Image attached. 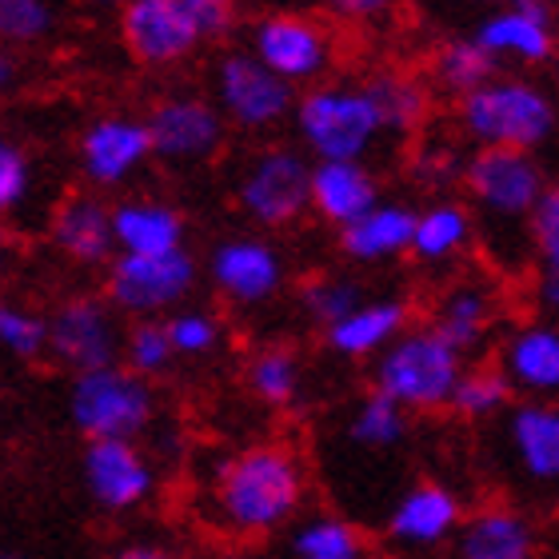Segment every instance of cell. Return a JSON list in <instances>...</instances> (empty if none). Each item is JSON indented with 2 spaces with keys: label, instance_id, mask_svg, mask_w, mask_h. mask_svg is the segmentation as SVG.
I'll return each mask as SVG.
<instances>
[{
  "label": "cell",
  "instance_id": "6da1fadb",
  "mask_svg": "<svg viewBox=\"0 0 559 559\" xmlns=\"http://www.w3.org/2000/svg\"><path fill=\"white\" fill-rule=\"evenodd\" d=\"M308 464L292 443H248L212 472L204 515L221 536L257 544L288 532L308 503Z\"/></svg>",
  "mask_w": 559,
  "mask_h": 559
},
{
  "label": "cell",
  "instance_id": "7a4b0ae2",
  "mask_svg": "<svg viewBox=\"0 0 559 559\" xmlns=\"http://www.w3.org/2000/svg\"><path fill=\"white\" fill-rule=\"evenodd\" d=\"M464 200L476 216V245L500 272H524L532 257V216L548 192V176L532 152L472 148L460 173Z\"/></svg>",
  "mask_w": 559,
  "mask_h": 559
},
{
  "label": "cell",
  "instance_id": "3957f363",
  "mask_svg": "<svg viewBox=\"0 0 559 559\" xmlns=\"http://www.w3.org/2000/svg\"><path fill=\"white\" fill-rule=\"evenodd\" d=\"M292 129L312 160H368L392 140L384 112L364 76L360 81L332 76L304 88L292 112Z\"/></svg>",
  "mask_w": 559,
  "mask_h": 559
},
{
  "label": "cell",
  "instance_id": "277c9868",
  "mask_svg": "<svg viewBox=\"0 0 559 559\" xmlns=\"http://www.w3.org/2000/svg\"><path fill=\"white\" fill-rule=\"evenodd\" d=\"M455 129L472 148L536 152L559 129V108L544 84L496 72L476 93L455 100Z\"/></svg>",
  "mask_w": 559,
  "mask_h": 559
},
{
  "label": "cell",
  "instance_id": "5b68a950",
  "mask_svg": "<svg viewBox=\"0 0 559 559\" xmlns=\"http://www.w3.org/2000/svg\"><path fill=\"white\" fill-rule=\"evenodd\" d=\"M488 452L496 476L520 500L559 503V400H515L496 424H488Z\"/></svg>",
  "mask_w": 559,
  "mask_h": 559
},
{
  "label": "cell",
  "instance_id": "8992f818",
  "mask_svg": "<svg viewBox=\"0 0 559 559\" xmlns=\"http://www.w3.org/2000/svg\"><path fill=\"white\" fill-rule=\"evenodd\" d=\"M467 356L448 344L428 324H412L372 360V392L388 396L408 416H440L452 408L455 384L467 368Z\"/></svg>",
  "mask_w": 559,
  "mask_h": 559
},
{
  "label": "cell",
  "instance_id": "52a82bcc",
  "mask_svg": "<svg viewBox=\"0 0 559 559\" xmlns=\"http://www.w3.org/2000/svg\"><path fill=\"white\" fill-rule=\"evenodd\" d=\"M233 204L252 233L296 228L312 212V156L284 140L248 148L233 173Z\"/></svg>",
  "mask_w": 559,
  "mask_h": 559
},
{
  "label": "cell",
  "instance_id": "ba28073f",
  "mask_svg": "<svg viewBox=\"0 0 559 559\" xmlns=\"http://www.w3.org/2000/svg\"><path fill=\"white\" fill-rule=\"evenodd\" d=\"M160 416L152 380H140L124 364L72 376L69 419L88 440H144Z\"/></svg>",
  "mask_w": 559,
  "mask_h": 559
},
{
  "label": "cell",
  "instance_id": "9c48e42d",
  "mask_svg": "<svg viewBox=\"0 0 559 559\" xmlns=\"http://www.w3.org/2000/svg\"><path fill=\"white\" fill-rule=\"evenodd\" d=\"M204 276V264L192 248L152 252V257H124L117 252L105 269V296L124 320H168L176 308L192 304Z\"/></svg>",
  "mask_w": 559,
  "mask_h": 559
},
{
  "label": "cell",
  "instance_id": "30bf717a",
  "mask_svg": "<svg viewBox=\"0 0 559 559\" xmlns=\"http://www.w3.org/2000/svg\"><path fill=\"white\" fill-rule=\"evenodd\" d=\"M245 48L260 64H269L280 81L292 84L296 93L312 84L332 81L340 57V40L332 24L312 12H264L248 24Z\"/></svg>",
  "mask_w": 559,
  "mask_h": 559
},
{
  "label": "cell",
  "instance_id": "8fae6325",
  "mask_svg": "<svg viewBox=\"0 0 559 559\" xmlns=\"http://www.w3.org/2000/svg\"><path fill=\"white\" fill-rule=\"evenodd\" d=\"M212 105L240 132H276L292 120L300 93L284 84L269 64H260L248 48H224L209 69Z\"/></svg>",
  "mask_w": 559,
  "mask_h": 559
},
{
  "label": "cell",
  "instance_id": "7c38bea8",
  "mask_svg": "<svg viewBox=\"0 0 559 559\" xmlns=\"http://www.w3.org/2000/svg\"><path fill=\"white\" fill-rule=\"evenodd\" d=\"M124 316L108 296L76 292L48 308V360L64 372L81 376L120 364L124 352Z\"/></svg>",
  "mask_w": 559,
  "mask_h": 559
},
{
  "label": "cell",
  "instance_id": "4fadbf2b",
  "mask_svg": "<svg viewBox=\"0 0 559 559\" xmlns=\"http://www.w3.org/2000/svg\"><path fill=\"white\" fill-rule=\"evenodd\" d=\"M464 515L467 508L452 484L416 479L388 508L380 544L392 559H436L455 544Z\"/></svg>",
  "mask_w": 559,
  "mask_h": 559
},
{
  "label": "cell",
  "instance_id": "5bb4252c",
  "mask_svg": "<svg viewBox=\"0 0 559 559\" xmlns=\"http://www.w3.org/2000/svg\"><path fill=\"white\" fill-rule=\"evenodd\" d=\"M204 280L236 312H257L288 284V257L269 233L224 236L204 257Z\"/></svg>",
  "mask_w": 559,
  "mask_h": 559
},
{
  "label": "cell",
  "instance_id": "9a60e30c",
  "mask_svg": "<svg viewBox=\"0 0 559 559\" xmlns=\"http://www.w3.org/2000/svg\"><path fill=\"white\" fill-rule=\"evenodd\" d=\"M152 136V160L173 173H197L224 152L228 120L212 96L200 93H168L144 112Z\"/></svg>",
  "mask_w": 559,
  "mask_h": 559
},
{
  "label": "cell",
  "instance_id": "2e32d148",
  "mask_svg": "<svg viewBox=\"0 0 559 559\" xmlns=\"http://www.w3.org/2000/svg\"><path fill=\"white\" fill-rule=\"evenodd\" d=\"M503 316H508V296H503L500 276L460 272L431 296L424 324L431 332H440L460 356L476 360L479 352L496 348V340L503 332Z\"/></svg>",
  "mask_w": 559,
  "mask_h": 559
},
{
  "label": "cell",
  "instance_id": "e0dca14e",
  "mask_svg": "<svg viewBox=\"0 0 559 559\" xmlns=\"http://www.w3.org/2000/svg\"><path fill=\"white\" fill-rule=\"evenodd\" d=\"M81 484L105 515H132L156 496L160 467L140 440H88L81 452Z\"/></svg>",
  "mask_w": 559,
  "mask_h": 559
},
{
  "label": "cell",
  "instance_id": "ac0fdd59",
  "mask_svg": "<svg viewBox=\"0 0 559 559\" xmlns=\"http://www.w3.org/2000/svg\"><path fill=\"white\" fill-rule=\"evenodd\" d=\"M152 164V136L136 112H100L76 140V168L93 192L132 185Z\"/></svg>",
  "mask_w": 559,
  "mask_h": 559
},
{
  "label": "cell",
  "instance_id": "d6986e66",
  "mask_svg": "<svg viewBox=\"0 0 559 559\" xmlns=\"http://www.w3.org/2000/svg\"><path fill=\"white\" fill-rule=\"evenodd\" d=\"M491 364L515 400H559V324L544 316L508 324L491 348Z\"/></svg>",
  "mask_w": 559,
  "mask_h": 559
},
{
  "label": "cell",
  "instance_id": "ffe728a7",
  "mask_svg": "<svg viewBox=\"0 0 559 559\" xmlns=\"http://www.w3.org/2000/svg\"><path fill=\"white\" fill-rule=\"evenodd\" d=\"M120 40L144 69H180L185 60L200 52L197 24L188 21V12L176 0H129L117 12Z\"/></svg>",
  "mask_w": 559,
  "mask_h": 559
},
{
  "label": "cell",
  "instance_id": "44dd1931",
  "mask_svg": "<svg viewBox=\"0 0 559 559\" xmlns=\"http://www.w3.org/2000/svg\"><path fill=\"white\" fill-rule=\"evenodd\" d=\"M472 36L496 64L536 69L556 57V21L548 0H503L476 24Z\"/></svg>",
  "mask_w": 559,
  "mask_h": 559
},
{
  "label": "cell",
  "instance_id": "7402d4cb",
  "mask_svg": "<svg viewBox=\"0 0 559 559\" xmlns=\"http://www.w3.org/2000/svg\"><path fill=\"white\" fill-rule=\"evenodd\" d=\"M544 536L536 515L515 500L479 503L464 515L460 536L452 544L455 559H539Z\"/></svg>",
  "mask_w": 559,
  "mask_h": 559
},
{
  "label": "cell",
  "instance_id": "603a6c76",
  "mask_svg": "<svg viewBox=\"0 0 559 559\" xmlns=\"http://www.w3.org/2000/svg\"><path fill=\"white\" fill-rule=\"evenodd\" d=\"M48 240L60 257L76 269H108L117 257V236H112V204L100 192L84 188L57 204L48 221Z\"/></svg>",
  "mask_w": 559,
  "mask_h": 559
},
{
  "label": "cell",
  "instance_id": "cb8c5ba5",
  "mask_svg": "<svg viewBox=\"0 0 559 559\" xmlns=\"http://www.w3.org/2000/svg\"><path fill=\"white\" fill-rule=\"evenodd\" d=\"M412 304L404 296H368L360 308H352L344 320L324 328V348L336 360L372 364L380 352L412 328Z\"/></svg>",
  "mask_w": 559,
  "mask_h": 559
},
{
  "label": "cell",
  "instance_id": "d4e9b609",
  "mask_svg": "<svg viewBox=\"0 0 559 559\" xmlns=\"http://www.w3.org/2000/svg\"><path fill=\"white\" fill-rule=\"evenodd\" d=\"M416 209L404 200H380L372 212L336 233V252L352 269H384L396 260H408Z\"/></svg>",
  "mask_w": 559,
  "mask_h": 559
},
{
  "label": "cell",
  "instance_id": "484cf974",
  "mask_svg": "<svg viewBox=\"0 0 559 559\" xmlns=\"http://www.w3.org/2000/svg\"><path fill=\"white\" fill-rule=\"evenodd\" d=\"M112 236H117V252L124 257L176 252V248H188V216L173 200L136 192V197L112 200Z\"/></svg>",
  "mask_w": 559,
  "mask_h": 559
},
{
  "label": "cell",
  "instance_id": "4316f807",
  "mask_svg": "<svg viewBox=\"0 0 559 559\" xmlns=\"http://www.w3.org/2000/svg\"><path fill=\"white\" fill-rule=\"evenodd\" d=\"M476 216L467 209V200L436 197L424 209H416L408 260H416L428 272H452L476 248Z\"/></svg>",
  "mask_w": 559,
  "mask_h": 559
},
{
  "label": "cell",
  "instance_id": "83f0119b",
  "mask_svg": "<svg viewBox=\"0 0 559 559\" xmlns=\"http://www.w3.org/2000/svg\"><path fill=\"white\" fill-rule=\"evenodd\" d=\"M384 200L368 160H312V212L328 228H348Z\"/></svg>",
  "mask_w": 559,
  "mask_h": 559
},
{
  "label": "cell",
  "instance_id": "f1b7e54d",
  "mask_svg": "<svg viewBox=\"0 0 559 559\" xmlns=\"http://www.w3.org/2000/svg\"><path fill=\"white\" fill-rule=\"evenodd\" d=\"M288 559H372V539L352 515L304 512L284 532Z\"/></svg>",
  "mask_w": 559,
  "mask_h": 559
},
{
  "label": "cell",
  "instance_id": "f546056e",
  "mask_svg": "<svg viewBox=\"0 0 559 559\" xmlns=\"http://www.w3.org/2000/svg\"><path fill=\"white\" fill-rule=\"evenodd\" d=\"M408 431L412 416L388 396H380V392H368V396L356 400L348 412V424H344V436H348L352 448L368 455H388L404 448Z\"/></svg>",
  "mask_w": 559,
  "mask_h": 559
},
{
  "label": "cell",
  "instance_id": "4dcf8cb0",
  "mask_svg": "<svg viewBox=\"0 0 559 559\" xmlns=\"http://www.w3.org/2000/svg\"><path fill=\"white\" fill-rule=\"evenodd\" d=\"M364 81H368L376 105H380V112H384L392 140L412 136V132L428 120L431 93L419 76H412V72H396V69H380V72H368Z\"/></svg>",
  "mask_w": 559,
  "mask_h": 559
},
{
  "label": "cell",
  "instance_id": "1f68e13d",
  "mask_svg": "<svg viewBox=\"0 0 559 559\" xmlns=\"http://www.w3.org/2000/svg\"><path fill=\"white\" fill-rule=\"evenodd\" d=\"M245 384L264 408H292L304 392L300 352L288 344H269V348L252 352V360L245 368Z\"/></svg>",
  "mask_w": 559,
  "mask_h": 559
},
{
  "label": "cell",
  "instance_id": "d6a6232c",
  "mask_svg": "<svg viewBox=\"0 0 559 559\" xmlns=\"http://www.w3.org/2000/svg\"><path fill=\"white\" fill-rule=\"evenodd\" d=\"M364 300H368V292L352 272H316V276L300 280V288H296V308L320 332L332 328L336 320H344Z\"/></svg>",
  "mask_w": 559,
  "mask_h": 559
},
{
  "label": "cell",
  "instance_id": "836d02e7",
  "mask_svg": "<svg viewBox=\"0 0 559 559\" xmlns=\"http://www.w3.org/2000/svg\"><path fill=\"white\" fill-rule=\"evenodd\" d=\"M496 60L476 45V36H455L448 45H440L431 52V84L448 96H467L476 93L479 84H488L496 76Z\"/></svg>",
  "mask_w": 559,
  "mask_h": 559
},
{
  "label": "cell",
  "instance_id": "e575fe53",
  "mask_svg": "<svg viewBox=\"0 0 559 559\" xmlns=\"http://www.w3.org/2000/svg\"><path fill=\"white\" fill-rule=\"evenodd\" d=\"M515 396L508 380L500 376L496 364H467L464 376H460V384H455V396H452V416L464 419V424H496L503 412L512 408Z\"/></svg>",
  "mask_w": 559,
  "mask_h": 559
},
{
  "label": "cell",
  "instance_id": "d590c367",
  "mask_svg": "<svg viewBox=\"0 0 559 559\" xmlns=\"http://www.w3.org/2000/svg\"><path fill=\"white\" fill-rule=\"evenodd\" d=\"M0 360H48V312L16 300V296H0Z\"/></svg>",
  "mask_w": 559,
  "mask_h": 559
},
{
  "label": "cell",
  "instance_id": "8d00e7d4",
  "mask_svg": "<svg viewBox=\"0 0 559 559\" xmlns=\"http://www.w3.org/2000/svg\"><path fill=\"white\" fill-rule=\"evenodd\" d=\"M120 364L129 372H136L140 380H164V376L173 372L176 364H180V356H176L164 320H129Z\"/></svg>",
  "mask_w": 559,
  "mask_h": 559
},
{
  "label": "cell",
  "instance_id": "74e56055",
  "mask_svg": "<svg viewBox=\"0 0 559 559\" xmlns=\"http://www.w3.org/2000/svg\"><path fill=\"white\" fill-rule=\"evenodd\" d=\"M60 28V0H0V45L36 48Z\"/></svg>",
  "mask_w": 559,
  "mask_h": 559
},
{
  "label": "cell",
  "instance_id": "f35d334b",
  "mask_svg": "<svg viewBox=\"0 0 559 559\" xmlns=\"http://www.w3.org/2000/svg\"><path fill=\"white\" fill-rule=\"evenodd\" d=\"M168 336H173V348L180 360H209L224 348V320L212 308H200V304H185L176 308L168 320Z\"/></svg>",
  "mask_w": 559,
  "mask_h": 559
},
{
  "label": "cell",
  "instance_id": "ab89813d",
  "mask_svg": "<svg viewBox=\"0 0 559 559\" xmlns=\"http://www.w3.org/2000/svg\"><path fill=\"white\" fill-rule=\"evenodd\" d=\"M33 188H36V173H33L28 152L12 136L0 132V221H4V216H16V212L28 204Z\"/></svg>",
  "mask_w": 559,
  "mask_h": 559
},
{
  "label": "cell",
  "instance_id": "60d3db41",
  "mask_svg": "<svg viewBox=\"0 0 559 559\" xmlns=\"http://www.w3.org/2000/svg\"><path fill=\"white\" fill-rule=\"evenodd\" d=\"M532 257L536 272H559V185H548L532 216Z\"/></svg>",
  "mask_w": 559,
  "mask_h": 559
},
{
  "label": "cell",
  "instance_id": "b9f144b4",
  "mask_svg": "<svg viewBox=\"0 0 559 559\" xmlns=\"http://www.w3.org/2000/svg\"><path fill=\"white\" fill-rule=\"evenodd\" d=\"M188 12V21L197 24V33L204 45L224 40L240 21V0H176Z\"/></svg>",
  "mask_w": 559,
  "mask_h": 559
},
{
  "label": "cell",
  "instance_id": "7bdbcfd3",
  "mask_svg": "<svg viewBox=\"0 0 559 559\" xmlns=\"http://www.w3.org/2000/svg\"><path fill=\"white\" fill-rule=\"evenodd\" d=\"M320 4H324L332 16H340V21L368 24V21H380V16H388L396 0H320Z\"/></svg>",
  "mask_w": 559,
  "mask_h": 559
},
{
  "label": "cell",
  "instance_id": "ee69618b",
  "mask_svg": "<svg viewBox=\"0 0 559 559\" xmlns=\"http://www.w3.org/2000/svg\"><path fill=\"white\" fill-rule=\"evenodd\" d=\"M105 559H185V551L164 539H129V544H117Z\"/></svg>",
  "mask_w": 559,
  "mask_h": 559
},
{
  "label": "cell",
  "instance_id": "f6af8a7d",
  "mask_svg": "<svg viewBox=\"0 0 559 559\" xmlns=\"http://www.w3.org/2000/svg\"><path fill=\"white\" fill-rule=\"evenodd\" d=\"M532 304L544 320H556L559 324V272H536L532 280Z\"/></svg>",
  "mask_w": 559,
  "mask_h": 559
},
{
  "label": "cell",
  "instance_id": "bcb514c9",
  "mask_svg": "<svg viewBox=\"0 0 559 559\" xmlns=\"http://www.w3.org/2000/svg\"><path fill=\"white\" fill-rule=\"evenodd\" d=\"M16 84H21V57H16V48L0 45V96H9Z\"/></svg>",
  "mask_w": 559,
  "mask_h": 559
},
{
  "label": "cell",
  "instance_id": "7dc6e473",
  "mask_svg": "<svg viewBox=\"0 0 559 559\" xmlns=\"http://www.w3.org/2000/svg\"><path fill=\"white\" fill-rule=\"evenodd\" d=\"M12 257H16V248H12V236H9V228H4V221H0V284H4V276H9V269H12Z\"/></svg>",
  "mask_w": 559,
  "mask_h": 559
},
{
  "label": "cell",
  "instance_id": "c3c4849f",
  "mask_svg": "<svg viewBox=\"0 0 559 559\" xmlns=\"http://www.w3.org/2000/svg\"><path fill=\"white\" fill-rule=\"evenodd\" d=\"M84 9H96V12H120L129 0H81Z\"/></svg>",
  "mask_w": 559,
  "mask_h": 559
},
{
  "label": "cell",
  "instance_id": "681fc988",
  "mask_svg": "<svg viewBox=\"0 0 559 559\" xmlns=\"http://www.w3.org/2000/svg\"><path fill=\"white\" fill-rule=\"evenodd\" d=\"M216 559H252V556H216Z\"/></svg>",
  "mask_w": 559,
  "mask_h": 559
},
{
  "label": "cell",
  "instance_id": "f907efd6",
  "mask_svg": "<svg viewBox=\"0 0 559 559\" xmlns=\"http://www.w3.org/2000/svg\"><path fill=\"white\" fill-rule=\"evenodd\" d=\"M484 4H503V0H484Z\"/></svg>",
  "mask_w": 559,
  "mask_h": 559
},
{
  "label": "cell",
  "instance_id": "816d5d0a",
  "mask_svg": "<svg viewBox=\"0 0 559 559\" xmlns=\"http://www.w3.org/2000/svg\"><path fill=\"white\" fill-rule=\"evenodd\" d=\"M0 559H16V556H0Z\"/></svg>",
  "mask_w": 559,
  "mask_h": 559
}]
</instances>
